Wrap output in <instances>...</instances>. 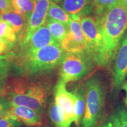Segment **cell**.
Listing matches in <instances>:
<instances>
[{"mask_svg":"<svg viewBox=\"0 0 127 127\" xmlns=\"http://www.w3.org/2000/svg\"><path fill=\"white\" fill-rule=\"evenodd\" d=\"M55 102L61 108L70 123H75V95L66 89V84L58 80L54 87Z\"/></svg>","mask_w":127,"mask_h":127,"instance_id":"9","label":"cell"},{"mask_svg":"<svg viewBox=\"0 0 127 127\" xmlns=\"http://www.w3.org/2000/svg\"><path fill=\"white\" fill-rule=\"evenodd\" d=\"M75 95V124L77 127L80 126L85 109V95L84 85H81L72 91Z\"/></svg>","mask_w":127,"mask_h":127,"instance_id":"16","label":"cell"},{"mask_svg":"<svg viewBox=\"0 0 127 127\" xmlns=\"http://www.w3.org/2000/svg\"><path fill=\"white\" fill-rule=\"evenodd\" d=\"M61 47L66 53L85 52L87 44L80 20L72 18L68 25V33L61 43Z\"/></svg>","mask_w":127,"mask_h":127,"instance_id":"8","label":"cell"},{"mask_svg":"<svg viewBox=\"0 0 127 127\" xmlns=\"http://www.w3.org/2000/svg\"><path fill=\"white\" fill-rule=\"evenodd\" d=\"M122 88L124 90L126 94V98H125V102H126L127 106V81L124 82L122 85Z\"/></svg>","mask_w":127,"mask_h":127,"instance_id":"29","label":"cell"},{"mask_svg":"<svg viewBox=\"0 0 127 127\" xmlns=\"http://www.w3.org/2000/svg\"><path fill=\"white\" fill-rule=\"evenodd\" d=\"M63 8L68 14L81 18L93 10L92 0H64Z\"/></svg>","mask_w":127,"mask_h":127,"instance_id":"13","label":"cell"},{"mask_svg":"<svg viewBox=\"0 0 127 127\" xmlns=\"http://www.w3.org/2000/svg\"><path fill=\"white\" fill-rule=\"evenodd\" d=\"M57 43L47 25H42L34 32L27 42L24 44V52L33 51L45 46Z\"/></svg>","mask_w":127,"mask_h":127,"instance_id":"11","label":"cell"},{"mask_svg":"<svg viewBox=\"0 0 127 127\" xmlns=\"http://www.w3.org/2000/svg\"><path fill=\"white\" fill-rule=\"evenodd\" d=\"M11 109L19 121L31 127H39L43 124V117L30 108L11 104Z\"/></svg>","mask_w":127,"mask_h":127,"instance_id":"12","label":"cell"},{"mask_svg":"<svg viewBox=\"0 0 127 127\" xmlns=\"http://www.w3.org/2000/svg\"><path fill=\"white\" fill-rule=\"evenodd\" d=\"M96 127H115V124H114L112 117H109L105 121L103 122L99 125H97Z\"/></svg>","mask_w":127,"mask_h":127,"instance_id":"28","label":"cell"},{"mask_svg":"<svg viewBox=\"0 0 127 127\" xmlns=\"http://www.w3.org/2000/svg\"><path fill=\"white\" fill-rule=\"evenodd\" d=\"M50 121L55 127H71V123L66 118L65 114L55 101L50 103L48 109Z\"/></svg>","mask_w":127,"mask_h":127,"instance_id":"15","label":"cell"},{"mask_svg":"<svg viewBox=\"0 0 127 127\" xmlns=\"http://www.w3.org/2000/svg\"><path fill=\"white\" fill-rule=\"evenodd\" d=\"M11 104L5 96H0V118L11 108Z\"/></svg>","mask_w":127,"mask_h":127,"instance_id":"25","label":"cell"},{"mask_svg":"<svg viewBox=\"0 0 127 127\" xmlns=\"http://www.w3.org/2000/svg\"><path fill=\"white\" fill-rule=\"evenodd\" d=\"M2 20V17H1V14H0V21Z\"/></svg>","mask_w":127,"mask_h":127,"instance_id":"32","label":"cell"},{"mask_svg":"<svg viewBox=\"0 0 127 127\" xmlns=\"http://www.w3.org/2000/svg\"><path fill=\"white\" fill-rule=\"evenodd\" d=\"M1 17L11 25L15 33L20 32L24 27L25 19L14 11L1 13Z\"/></svg>","mask_w":127,"mask_h":127,"instance_id":"20","label":"cell"},{"mask_svg":"<svg viewBox=\"0 0 127 127\" xmlns=\"http://www.w3.org/2000/svg\"><path fill=\"white\" fill-rule=\"evenodd\" d=\"M95 63L85 52L66 53L60 63L59 81L66 84L80 80L93 70Z\"/></svg>","mask_w":127,"mask_h":127,"instance_id":"5","label":"cell"},{"mask_svg":"<svg viewBox=\"0 0 127 127\" xmlns=\"http://www.w3.org/2000/svg\"><path fill=\"white\" fill-rule=\"evenodd\" d=\"M65 54L60 44H51L33 51L23 52L17 60V66L23 76L37 75L60 64Z\"/></svg>","mask_w":127,"mask_h":127,"instance_id":"3","label":"cell"},{"mask_svg":"<svg viewBox=\"0 0 127 127\" xmlns=\"http://www.w3.org/2000/svg\"><path fill=\"white\" fill-rule=\"evenodd\" d=\"M14 11L10 0H0V11L1 13Z\"/></svg>","mask_w":127,"mask_h":127,"instance_id":"26","label":"cell"},{"mask_svg":"<svg viewBox=\"0 0 127 127\" xmlns=\"http://www.w3.org/2000/svg\"><path fill=\"white\" fill-rule=\"evenodd\" d=\"M47 27L50 30L52 36L57 43L61 45L68 31V27L54 20H47Z\"/></svg>","mask_w":127,"mask_h":127,"instance_id":"18","label":"cell"},{"mask_svg":"<svg viewBox=\"0 0 127 127\" xmlns=\"http://www.w3.org/2000/svg\"><path fill=\"white\" fill-rule=\"evenodd\" d=\"M112 61V87L115 91L122 87L127 77V32L122 38Z\"/></svg>","mask_w":127,"mask_h":127,"instance_id":"7","label":"cell"},{"mask_svg":"<svg viewBox=\"0 0 127 127\" xmlns=\"http://www.w3.org/2000/svg\"><path fill=\"white\" fill-rule=\"evenodd\" d=\"M12 54L0 55V96H6L9 86V72Z\"/></svg>","mask_w":127,"mask_h":127,"instance_id":"14","label":"cell"},{"mask_svg":"<svg viewBox=\"0 0 127 127\" xmlns=\"http://www.w3.org/2000/svg\"><path fill=\"white\" fill-rule=\"evenodd\" d=\"M71 20V16L63 8L60 7L55 2L50 1L47 20L57 21L68 27Z\"/></svg>","mask_w":127,"mask_h":127,"instance_id":"17","label":"cell"},{"mask_svg":"<svg viewBox=\"0 0 127 127\" xmlns=\"http://www.w3.org/2000/svg\"><path fill=\"white\" fill-rule=\"evenodd\" d=\"M80 23L83 31L87 47L85 52L95 63L101 44V34L99 27L94 17L85 15L80 18Z\"/></svg>","mask_w":127,"mask_h":127,"instance_id":"6","label":"cell"},{"mask_svg":"<svg viewBox=\"0 0 127 127\" xmlns=\"http://www.w3.org/2000/svg\"><path fill=\"white\" fill-rule=\"evenodd\" d=\"M14 11L28 21L34 8V0H10Z\"/></svg>","mask_w":127,"mask_h":127,"instance_id":"19","label":"cell"},{"mask_svg":"<svg viewBox=\"0 0 127 127\" xmlns=\"http://www.w3.org/2000/svg\"><path fill=\"white\" fill-rule=\"evenodd\" d=\"M0 38L12 47L16 41L15 31L9 23L2 20L0 21Z\"/></svg>","mask_w":127,"mask_h":127,"instance_id":"21","label":"cell"},{"mask_svg":"<svg viewBox=\"0 0 127 127\" xmlns=\"http://www.w3.org/2000/svg\"><path fill=\"white\" fill-rule=\"evenodd\" d=\"M34 8L28 20V25L24 44L29 40L35 30L44 24L47 19L50 0H34Z\"/></svg>","mask_w":127,"mask_h":127,"instance_id":"10","label":"cell"},{"mask_svg":"<svg viewBox=\"0 0 127 127\" xmlns=\"http://www.w3.org/2000/svg\"><path fill=\"white\" fill-rule=\"evenodd\" d=\"M111 117L115 127H127V111L123 106L117 108Z\"/></svg>","mask_w":127,"mask_h":127,"instance_id":"23","label":"cell"},{"mask_svg":"<svg viewBox=\"0 0 127 127\" xmlns=\"http://www.w3.org/2000/svg\"><path fill=\"white\" fill-rule=\"evenodd\" d=\"M85 109L80 127H96L101 117L104 106L102 82L96 76H92L84 84Z\"/></svg>","mask_w":127,"mask_h":127,"instance_id":"4","label":"cell"},{"mask_svg":"<svg viewBox=\"0 0 127 127\" xmlns=\"http://www.w3.org/2000/svg\"><path fill=\"white\" fill-rule=\"evenodd\" d=\"M121 2L123 3V4L126 7V8L127 9V0H120Z\"/></svg>","mask_w":127,"mask_h":127,"instance_id":"30","label":"cell"},{"mask_svg":"<svg viewBox=\"0 0 127 127\" xmlns=\"http://www.w3.org/2000/svg\"><path fill=\"white\" fill-rule=\"evenodd\" d=\"M23 123L14 115L11 108L0 118V127H20Z\"/></svg>","mask_w":127,"mask_h":127,"instance_id":"22","label":"cell"},{"mask_svg":"<svg viewBox=\"0 0 127 127\" xmlns=\"http://www.w3.org/2000/svg\"><path fill=\"white\" fill-rule=\"evenodd\" d=\"M61 1V0H51V1H52V2H54L55 3H58Z\"/></svg>","mask_w":127,"mask_h":127,"instance_id":"31","label":"cell"},{"mask_svg":"<svg viewBox=\"0 0 127 127\" xmlns=\"http://www.w3.org/2000/svg\"><path fill=\"white\" fill-rule=\"evenodd\" d=\"M12 47L7 42H6L4 39L0 38V55L5 53L10 50Z\"/></svg>","mask_w":127,"mask_h":127,"instance_id":"27","label":"cell"},{"mask_svg":"<svg viewBox=\"0 0 127 127\" xmlns=\"http://www.w3.org/2000/svg\"><path fill=\"white\" fill-rule=\"evenodd\" d=\"M52 90L47 80L22 76L9 81L5 96L11 104L28 107L43 117Z\"/></svg>","mask_w":127,"mask_h":127,"instance_id":"2","label":"cell"},{"mask_svg":"<svg viewBox=\"0 0 127 127\" xmlns=\"http://www.w3.org/2000/svg\"><path fill=\"white\" fill-rule=\"evenodd\" d=\"M120 0H92L93 9L95 16L98 15Z\"/></svg>","mask_w":127,"mask_h":127,"instance_id":"24","label":"cell"},{"mask_svg":"<svg viewBox=\"0 0 127 127\" xmlns=\"http://www.w3.org/2000/svg\"><path fill=\"white\" fill-rule=\"evenodd\" d=\"M94 18L99 27L101 37L95 64L104 68L112 63L127 29V9L120 0Z\"/></svg>","mask_w":127,"mask_h":127,"instance_id":"1","label":"cell"}]
</instances>
